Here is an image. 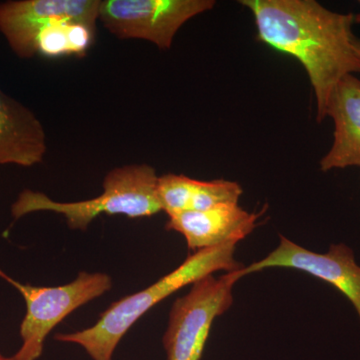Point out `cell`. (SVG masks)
<instances>
[{
  "mask_svg": "<svg viewBox=\"0 0 360 360\" xmlns=\"http://www.w3.org/2000/svg\"><path fill=\"white\" fill-rule=\"evenodd\" d=\"M255 18L257 39L302 63L316 99L321 122L341 78L360 72L352 27L360 15L329 11L314 0H241Z\"/></svg>",
  "mask_w": 360,
  "mask_h": 360,
  "instance_id": "6da1fadb",
  "label": "cell"
},
{
  "mask_svg": "<svg viewBox=\"0 0 360 360\" xmlns=\"http://www.w3.org/2000/svg\"><path fill=\"white\" fill-rule=\"evenodd\" d=\"M238 241L196 251L180 266L146 290L113 302L96 324L84 330L56 333L54 340L80 345L94 360H112L116 347L135 322L149 309L186 285L214 272L243 269L234 258Z\"/></svg>",
  "mask_w": 360,
  "mask_h": 360,
  "instance_id": "7a4b0ae2",
  "label": "cell"
},
{
  "mask_svg": "<svg viewBox=\"0 0 360 360\" xmlns=\"http://www.w3.org/2000/svg\"><path fill=\"white\" fill-rule=\"evenodd\" d=\"M158 177L155 168L148 165L116 167L104 177L101 195L77 202H59L44 193L25 191L13 205V215L20 219L32 212H56L63 215L75 231H86L101 214L125 215L130 219L153 217L162 212Z\"/></svg>",
  "mask_w": 360,
  "mask_h": 360,
  "instance_id": "3957f363",
  "label": "cell"
},
{
  "mask_svg": "<svg viewBox=\"0 0 360 360\" xmlns=\"http://www.w3.org/2000/svg\"><path fill=\"white\" fill-rule=\"evenodd\" d=\"M0 277L20 290L25 297L26 314L20 326L22 345L13 360H37L44 352L49 333L73 311L103 295L112 288L105 274L82 271L72 283L65 285L33 286L22 284L0 269Z\"/></svg>",
  "mask_w": 360,
  "mask_h": 360,
  "instance_id": "277c9868",
  "label": "cell"
},
{
  "mask_svg": "<svg viewBox=\"0 0 360 360\" xmlns=\"http://www.w3.org/2000/svg\"><path fill=\"white\" fill-rule=\"evenodd\" d=\"M241 277V269L206 276L174 303L163 336L167 360H200L213 321L231 307L232 290Z\"/></svg>",
  "mask_w": 360,
  "mask_h": 360,
  "instance_id": "5b68a950",
  "label": "cell"
},
{
  "mask_svg": "<svg viewBox=\"0 0 360 360\" xmlns=\"http://www.w3.org/2000/svg\"><path fill=\"white\" fill-rule=\"evenodd\" d=\"M213 0H101L98 20L120 39H142L169 49L177 32Z\"/></svg>",
  "mask_w": 360,
  "mask_h": 360,
  "instance_id": "8992f818",
  "label": "cell"
},
{
  "mask_svg": "<svg viewBox=\"0 0 360 360\" xmlns=\"http://www.w3.org/2000/svg\"><path fill=\"white\" fill-rule=\"evenodd\" d=\"M101 0H18L0 4V32L21 58L37 54L35 40L42 30L61 20L96 26Z\"/></svg>",
  "mask_w": 360,
  "mask_h": 360,
  "instance_id": "52a82bcc",
  "label": "cell"
},
{
  "mask_svg": "<svg viewBox=\"0 0 360 360\" xmlns=\"http://www.w3.org/2000/svg\"><path fill=\"white\" fill-rule=\"evenodd\" d=\"M270 267L300 270L331 284L352 302L360 317V266L348 246L333 245L328 252L316 253L281 236L276 250L264 259L243 267L241 274L245 277Z\"/></svg>",
  "mask_w": 360,
  "mask_h": 360,
  "instance_id": "ba28073f",
  "label": "cell"
},
{
  "mask_svg": "<svg viewBox=\"0 0 360 360\" xmlns=\"http://www.w3.org/2000/svg\"><path fill=\"white\" fill-rule=\"evenodd\" d=\"M260 214L241 208L238 203H227L201 210L184 212L168 217L167 231L184 236L191 250H202L245 239L255 229Z\"/></svg>",
  "mask_w": 360,
  "mask_h": 360,
  "instance_id": "9c48e42d",
  "label": "cell"
},
{
  "mask_svg": "<svg viewBox=\"0 0 360 360\" xmlns=\"http://www.w3.org/2000/svg\"><path fill=\"white\" fill-rule=\"evenodd\" d=\"M326 116L335 122L333 143L321 160L322 172L360 167V79L345 75L336 84Z\"/></svg>",
  "mask_w": 360,
  "mask_h": 360,
  "instance_id": "30bf717a",
  "label": "cell"
},
{
  "mask_svg": "<svg viewBox=\"0 0 360 360\" xmlns=\"http://www.w3.org/2000/svg\"><path fill=\"white\" fill-rule=\"evenodd\" d=\"M46 134L37 115L0 89V165L30 167L44 160Z\"/></svg>",
  "mask_w": 360,
  "mask_h": 360,
  "instance_id": "8fae6325",
  "label": "cell"
},
{
  "mask_svg": "<svg viewBox=\"0 0 360 360\" xmlns=\"http://www.w3.org/2000/svg\"><path fill=\"white\" fill-rule=\"evenodd\" d=\"M158 198L168 217L184 212H201L214 206L238 203L243 188L238 182L217 179L202 181L184 174L158 177Z\"/></svg>",
  "mask_w": 360,
  "mask_h": 360,
  "instance_id": "7c38bea8",
  "label": "cell"
},
{
  "mask_svg": "<svg viewBox=\"0 0 360 360\" xmlns=\"http://www.w3.org/2000/svg\"><path fill=\"white\" fill-rule=\"evenodd\" d=\"M96 32V26L82 21H53L37 35V54L52 58L84 56L94 44Z\"/></svg>",
  "mask_w": 360,
  "mask_h": 360,
  "instance_id": "4fadbf2b",
  "label": "cell"
},
{
  "mask_svg": "<svg viewBox=\"0 0 360 360\" xmlns=\"http://www.w3.org/2000/svg\"><path fill=\"white\" fill-rule=\"evenodd\" d=\"M354 47L355 52H356L357 58H359L360 61V39H356V37L354 39Z\"/></svg>",
  "mask_w": 360,
  "mask_h": 360,
  "instance_id": "5bb4252c",
  "label": "cell"
},
{
  "mask_svg": "<svg viewBox=\"0 0 360 360\" xmlns=\"http://www.w3.org/2000/svg\"><path fill=\"white\" fill-rule=\"evenodd\" d=\"M6 359V357L2 356V355L0 354V360H4Z\"/></svg>",
  "mask_w": 360,
  "mask_h": 360,
  "instance_id": "9a60e30c",
  "label": "cell"
},
{
  "mask_svg": "<svg viewBox=\"0 0 360 360\" xmlns=\"http://www.w3.org/2000/svg\"><path fill=\"white\" fill-rule=\"evenodd\" d=\"M4 360H13V359H11V357H8V359H7V357H6V359Z\"/></svg>",
  "mask_w": 360,
  "mask_h": 360,
  "instance_id": "2e32d148",
  "label": "cell"
},
{
  "mask_svg": "<svg viewBox=\"0 0 360 360\" xmlns=\"http://www.w3.org/2000/svg\"><path fill=\"white\" fill-rule=\"evenodd\" d=\"M359 4H360V1H359Z\"/></svg>",
  "mask_w": 360,
  "mask_h": 360,
  "instance_id": "e0dca14e",
  "label": "cell"
}]
</instances>
